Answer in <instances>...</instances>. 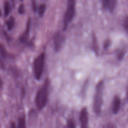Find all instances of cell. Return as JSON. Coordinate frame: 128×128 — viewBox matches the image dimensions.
I'll return each mask as SVG.
<instances>
[{"mask_svg": "<svg viewBox=\"0 0 128 128\" xmlns=\"http://www.w3.org/2000/svg\"><path fill=\"white\" fill-rule=\"evenodd\" d=\"M50 80L46 78L42 86L38 90L34 99L36 106L38 110H42L46 105L48 100Z\"/></svg>", "mask_w": 128, "mask_h": 128, "instance_id": "6da1fadb", "label": "cell"}, {"mask_svg": "<svg viewBox=\"0 0 128 128\" xmlns=\"http://www.w3.org/2000/svg\"><path fill=\"white\" fill-rule=\"evenodd\" d=\"M104 82L102 80L99 81L96 87L94 98L93 109L96 114H99L102 110L103 104V90Z\"/></svg>", "mask_w": 128, "mask_h": 128, "instance_id": "7a4b0ae2", "label": "cell"}, {"mask_svg": "<svg viewBox=\"0 0 128 128\" xmlns=\"http://www.w3.org/2000/svg\"><path fill=\"white\" fill-rule=\"evenodd\" d=\"M76 0H67V6L63 20V30H66L75 14Z\"/></svg>", "mask_w": 128, "mask_h": 128, "instance_id": "3957f363", "label": "cell"}, {"mask_svg": "<svg viewBox=\"0 0 128 128\" xmlns=\"http://www.w3.org/2000/svg\"><path fill=\"white\" fill-rule=\"evenodd\" d=\"M45 62V54L42 52L34 60V72L35 78L39 80L43 74Z\"/></svg>", "mask_w": 128, "mask_h": 128, "instance_id": "277c9868", "label": "cell"}, {"mask_svg": "<svg viewBox=\"0 0 128 128\" xmlns=\"http://www.w3.org/2000/svg\"><path fill=\"white\" fill-rule=\"evenodd\" d=\"M65 40L64 36L60 32H58L54 37V50L58 52L61 48Z\"/></svg>", "mask_w": 128, "mask_h": 128, "instance_id": "5b68a950", "label": "cell"}, {"mask_svg": "<svg viewBox=\"0 0 128 128\" xmlns=\"http://www.w3.org/2000/svg\"><path fill=\"white\" fill-rule=\"evenodd\" d=\"M81 128H88V114L86 108H82L80 114Z\"/></svg>", "mask_w": 128, "mask_h": 128, "instance_id": "8992f818", "label": "cell"}, {"mask_svg": "<svg viewBox=\"0 0 128 128\" xmlns=\"http://www.w3.org/2000/svg\"><path fill=\"white\" fill-rule=\"evenodd\" d=\"M102 6L105 10L113 12L116 7L117 0H102Z\"/></svg>", "mask_w": 128, "mask_h": 128, "instance_id": "52a82bcc", "label": "cell"}, {"mask_svg": "<svg viewBox=\"0 0 128 128\" xmlns=\"http://www.w3.org/2000/svg\"><path fill=\"white\" fill-rule=\"evenodd\" d=\"M121 100L120 97L118 96H116L113 100L112 104V110L114 114H116L120 108Z\"/></svg>", "mask_w": 128, "mask_h": 128, "instance_id": "ba28073f", "label": "cell"}, {"mask_svg": "<svg viewBox=\"0 0 128 128\" xmlns=\"http://www.w3.org/2000/svg\"><path fill=\"white\" fill-rule=\"evenodd\" d=\"M30 28V20L29 19L27 22L26 30L24 32L23 34L20 37V40L21 42H25L27 41L29 36Z\"/></svg>", "mask_w": 128, "mask_h": 128, "instance_id": "9c48e42d", "label": "cell"}, {"mask_svg": "<svg viewBox=\"0 0 128 128\" xmlns=\"http://www.w3.org/2000/svg\"><path fill=\"white\" fill-rule=\"evenodd\" d=\"M18 128H26V120L24 114L20 116L18 121Z\"/></svg>", "mask_w": 128, "mask_h": 128, "instance_id": "30bf717a", "label": "cell"}, {"mask_svg": "<svg viewBox=\"0 0 128 128\" xmlns=\"http://www.w3.org/2000/svg\"><path fill=\"white\" fill-rule=\"evenodd\" d=\"M15 20L13 16H11L6 22V24L8 30H11L14 25Z\"/></svg>", "mask_w": 128, "mask_h": 128, "instance_id": "8fae6325", "label": "cell"}, {"mask_svg": "<svg viewBox=\"0 0 128 128\" xmlns=\"http://www.w3.org/2000/svg\"><path fill=\"white\" fill-rule=\"evenodd\" d=\"M10 4L8 2H6L4 3V13L5 16H7L9 13L10 12Z\"/></svg>", "mask_w": 128, "mask_h": 128, "instance_id": "7c38bea8", "label": "cell"}, {"mask_svg": "<svg viewBox=\"0 0 128 128\" xmlns=\"http://www.w3.org/2000/svg\"><path fill=\"white\" fill-rule=\"evenodd\" d=\"M46 6L44 4H42L38 8V12L39 15L40 16H42L44 15L46 10Z\"/></svg>", "mask_w": 128, "mask_h": 128, "instance_id": "4fadbf2b", "label": "cell"}, {"mask_svg": "<svg viewBox=\"0 0 128 128\" xmlns=\"http://www.w3.org/2000/svg\"><path fill=\"white\" fill-rule=\"evenodd\" d=\"M67 128H76V124L72 119H69L67 121Z\"/></svg>", "mask_w": 128, "mask_h": 128, "instance_id": "5bb4252c", "label": "cell"}, {"mask_svg": "<svg viewBox=\"0 0 128 128\" xmlns=\"http://www.w3.org/2000/svg\"><path fill=\"white\" fill-rule=\"evenodd\" d=\"M92 43H93V44H92L93 46H93L94 50V52L96 54H98V44H97L96 40V37L94 36L93 38H92Z\"/></svg>", "mask_w": 128, "mask_h": 128, "instance_id": "9a60e30c", "label": "cell"}, {"mask_svg": "<svg viewBox=\"0 0 128 128\" xmlns=\"http://www.w3.org/2000/svg\"><path fill=\"white\" fill-rule=\"evenodd\" d=\"M0 54L3 58H6V52L4 46L0 44Z\"/></svg>", "mask_w": 128, "mask_h": 128, "instance_id": "2e32d148", "label": "cell"}, {"mask_svg": "<svg viewBox=\"0 0 128 128\" xmlns=\"http://www.w3.org/2000/svg\"><path fill=\"white\" fill-rule=\"evenodd\" d=\"M124 27L126 31L128 33V16H127L124 22Z\"/></svg>", "mask_w": 128, "mask_h": 128, "instance_id": "e0dca14e", "label": "cell"}, {"mask_svg": "<svg viewBox=\"0 0 128 128\" xmlns=\"http://www.w3.org/2000/svg\"><path fill=\"white\" fill-rule=\"evenodd\" d=\"M124 56V52L123 50L120 52L118 54V60H122Z\"/></svg>", "mask_w": 128, "mask_h": 128, "instance_id": "ac0fdd59", "label": "cell"}, {"mask_svg": "<svg viewBox=\"0 0 128 128\" xmlns=\"http://www.w3.org/2000/svg\"><path fill=\"white\" fill-rule=\"evenodd\" d=\"M18 12L20 14H22L24 12V6L22 4H21L19 8H18Z\"/></svg>", "mask_w": 128, "mask_h": 128, "instance_id": "d6986e66", "label": "cell"}, {"mask_svg": "<svg viewBox=\"0 0 128 128\" xmlns=\"http://www.w3.org/2000/svg\"><path fill=\"white\" fill-rule=\"evenodd\" d=\"M110 46V40H106L104 44V48L105 49H106L109 47Z\"/></svg>", "mask_w": 128, "mask_h": 128, "instance_id": "ffe728a7", "label": "cell"}, {"mask_svg": "<svg viewBox=\"0 0 128 128\" xmlns=\"http://www.w3.org/2000/svg\"><path fill=\"white\" fill-rule=\"evenodd\" d=\"M106 128H116V126L114 124L110 122L106 124Z\"/></svg>", "mask_w": 128, "mask_h": 128, "instance_id": "44dd1931", "label": "cell"}, {"mask_svg": "<svg viewBox=\"0 0 128 128\" xmlns=\"http://www.w3.org/2000/svg\"><path fill=\"white\" fill-rule=\"evenodd\" d=\"M10 128H18L17 126L16 125V124L14 122H10Z\"/></svg>", "mask_w": 128, "mask_h": 128, "instance_id": "7402d4cb", "label": "cell"}, {"mask_svg": "<svg viewBox=\"0 0 128 128\" xmlns=\"http://www.w3.org/2000/svg\"><path fill=\"white\" fill-rule=\"evenodd\" d=\"M0 68L2 69H4V64L2 62V60L1 58V57H0Z\"/></svg>", "mask_w": 128, "mask_h": 128, "instance_id": "603a6c76", "label": "cell"}, {"mask_svg": "<svg viewBox=\"0 0 128 128\" xmlns=\"http://www.w3.org/2000/svg\"><path fill=\"white\" fill-rule=\"evenodd\" d=\"M2 86H3V82L0 76V89H1L2 88Z\"/></svg>", "mask_w": 128, "mask_h": 128, "instance_id": "cb8c5ba5", "label": "cell"}, {"mask_svg": "<svg viewBox=\"0 0 128 128\" xmlns=\"http://www.w3.org/2000/svg\"><path fill=\"white\" fill-rule=\"evenodd\" d=\"M126 98H127V100H128V87L127 92H126Z\"/></svg>", "mask_w": 128, "mask_h": 128, "instance_id": "d4e9b609", "label": "cell"}, {"mask_svg": "<svg viewBox=\"0 0 128 128\" xmlns=\"http://www.w3.org/2000/svg\"><path fill=\"white\" fill-rule=\"evenodd\" d=\"M1 15H2V12H1V10H0V16H1Z\"/></svg>", "mask_w": 128, "mask_h": 128, "instance_id": "484cf974", "label": "cell"}, {"mask_svg": "<svg viewBox=\"0 0 128 128\" xmlns=\"http://www.w3.org/2000/svg\"></svg>", "mask_w": 128, "mask_h": 128, "instance_id": "4316f807", "label": "cell"}]
</instances>
